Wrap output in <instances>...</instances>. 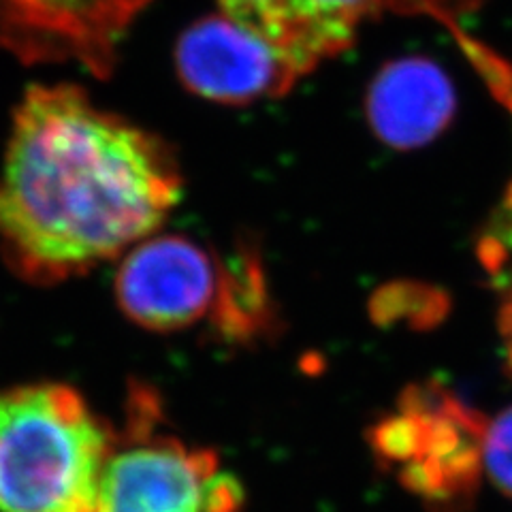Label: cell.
I'll return each instance as SVG.
<instances>
[{
	"label": "cell",
	"instance_id": "6da1fadb",
	"mask_svg": "<svg viewBox=\"0 0 512 512\" xmlns=\"http://www.w3.org/2000/svg\"><path fill=\"white\" fill-rule=\"evenodd\" d=\"M180 195L165 141L82 88L35 86L0 175V248L30 282L67 280L152 237Z\"/></svg>",
	"mask_w": 512,
	"mask_h": 512
},
{
	"label": "cell",
	"instance_id": "7a4b0ae2",
	"mask_svg": "<svg viewBox=\"0 0 512 512\" xmlns=\"http://www.w3.org/2000/svg\"><path fill=\"white\" fill-rule=\"evenodd\" d=\"M116 434L64 384L0 393V512H96Z\"/></svg>",
	"mask_w": 512,
	"mask_h": 512
},
{
	"label": "cell",
	"instance_id": "3957f363",
	"mask_svg": "<svg viewBox=\"0 0 512 512\" xmlns=\"http://www.w3.org/2000/svg\"><path fill=\"white\" fill-rule=\"evenodd\" d=\"M237 480L218 457L154 429V404L137 397L126 431L116 436L96 495V512H235Z\"/></svg>",
	"mask_w": 512,
	"mask_h": 512
},
{
	"label": "cell",
	"instance_id": "277c9868",
	"mask_svg": "<svg viewBox=\"0 0 512 512\" xmlns=\"http://www.w3.org/2000/svg\"><path fill=\"white\" fill-rule=\"evenodd\" d=\"M216 256L192 239L148 237L124 254L116 291L122 312L152 331H178L201 323L212 312H233L242 331V310L231 297L239 291Z\"/></svg>",
	"mask_w": 512,
	"mask_h": 512
},
{
	"label": "cell",
	"instance_id": "5b68a950",
	"mask_svg": "<svg viewBox=\"0 0 512 512\" xmlns=\"http://www.w3.org/2000/svg\"><path fill=\"white\" fill-rule=\"evenodd\" d=\"M483 423L446 395H412L376 429V451L402 466L404 483L429 502L468 495L480 466Z\"/></svg>",
	"mask_w": 512,
	"mask_h": 512
},
{
	"label": "cell",
	"instance_id": "8992f818",
	"mask_svg": "<svg viewBox=\"0 0 512 512\" xmlns=\"http://www.w3.org/2000/svg\"><path fill=\"white\" fill-rule=\"evenodd\" d=\"M175 67L190 92L231 105L271 99L299 79L274 47L224 13L188 26L175 47Z\"/></svg>",
	"mask_w": 512,
	"mask_h": 512
},
{
	"label": "cell",
	"instance_id": "52a82bcc",
	"mask_svg": "<svg viewBox=\"0 0 512 512\" xmlns=\"http://www.w3.org/2000/svg\"><path fill=\"white\" fill-rule=\"evenodd\" d=\"M146 0H0V43L32 58H75L109 71L116 43Z\"/></svg>",
	"mask_w": 512,
	"mask_h": 512
},
{
	"label": "cell",
	"instance_id": "ba28073f",
	"mask_svg": "<svg viewBox=\"0 0 512 512\" xmlns=\"http://www.w3.org/2000/svg\"><path fill=\"white\" fill-rule=\"evenodd\" d=\"M220 13L267 41L306 75L355 41L359 28L393 0H218Z\"/></svg>",
	"mask_w": 512,
	"mask_h": 512
},
{
	"label": "cell",
	"instance_id": "9c48e42d",
	"mask_svg": "<svg viewBox=\"0 0 512 512\" xmlns=\"http://www.w3.org/2000/svg\"><path fill=\"white\" fill-rule=\"evenodd\" d=\"M453 111L451 79L425 58H404L384 67L367 96L376 135L395 148H416L438 137Z\"/></svg>",
	"mask_w": 512,
	"mask_h": 512
},
{
	"label": "cell",
	"instance_id": "30bf717a",
	"mask_svg": "<svg viewBox=\"0 0 512 512\" xmlns=\"http://www.w3.org/2000/svg\"><path fill=\"white\" fill-rule=\"evenodd\" d=\"M480 254L502 297L500 331L512 372V207L504 205V210L495 216V222L480 244Z\"/></svg>",
	"mask_w": 512,
	"mask_h": 512
},
{
	"label": "cell",
	"instance_id": "8fae6325",
	"mask_svg": "<svg viewBox=\"0 0 512 512\" xmlns=\"http://www.w3.org/2000/svg\"><path fill=\"white\" fill-rule=\"evenodd\" d=\"M480 463L491 483L512 498V408L483 423L480 434Z\"/></svg>",
	"mask_w": 512,
	"mask_h": 512
},
{
	"label": "cell",
	"instance_id": "7c38bea8",
	"mask_svg": "<svg viewBox=\"0 0 512 512\" xmlns=\"http://www.w3.org/2000/svg\"><path fill=\"white\" fill-rule=\"evenodd\" d=\"M506 205H508V207H512V190H510V197H508V201H506Z\"/></svg>",
	"mask_w": 512,
	"mask_h": 512
}]
</instances>
